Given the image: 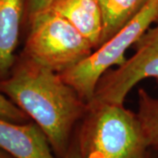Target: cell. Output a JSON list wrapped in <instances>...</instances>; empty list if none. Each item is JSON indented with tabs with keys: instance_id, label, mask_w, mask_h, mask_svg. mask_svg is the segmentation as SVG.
<instances>
[{
	"instance_id": "cell-1",
	"label": "cell",
	"mask_w": 158,
	"mask_h": 158,
	"mask_svg": "<svg viewBox=\"0 0 158 158\" xmlns=\"http://www.w3.org/2000/svg\"><path fill=\"white\" fill-rule=\"evenodd\" d=\"M0 91L39 125L56 156L64 158L88 106L73 86L21 53L0 81Z\"/></svg>"
},
{
	"instance_id": "cell-2",
	"label": "cell",
	"mask_w": 158,
	"mask_h": 158,
	"mask_svg": "<svg viewBox=\"0 0 158 158\" xmlns=\"http://www.w3.org/2000/svg\"><path fill=\"white\" fill-rule=\"evenodd\" d=\"M73 138L82 158H149L152 151L137 113L95 98Z\"/></svg>"
},
{
	"instance_id": "cell-3",
	"label": "cell",
	"mask_w": 158,
	"mask_h": 158,
	"mask_svg": "<svg viewBox=\"0 0 158 158\" xmlns=\"http://www.w3.org/2000/svg\"><path fill=\"white\" fill-rule=\"evenodd\" d=\"M27 27L23 54L58 74L74 68L94 51L89 40L50 9L39 14Z\"/></svg>"
},
{
	"instance_id": "cell-4",
	"label": "cell",
	"mask_w": 158,
	"mask_h": 158,
	"mask_svg": "<svg viewBox=\"0 0 158 158\" xmlns=\"http://www.w3.org/2000/svg\"><path fill=\"white\" fill-rule=\"evenodd\" d=\"M158 17V0H148L124 27L92 52L88 58L74 68L61 74L73 86L81 98L90 103L95 97L97 85L102 76L113 66L127 60L125 53L137 42Z\"/></svg>"
},
{
	"instance_id": "cell-5",
	"label": "cell",
	"mask_w": 158,
	"mask_h": 158,
	"mask_svg": "<svg viewBox=\"0 0 158 158\" xmlns=\"http://www.w3.org/2000/svg\"><path fill=\"white\" fill-rule=\"evenodd\" d=\"M134 48L132 56L102 76L97 85L95 99L124 104L138 83L148 78L158 79V23L148 29Z\"/></svg>"
},
{
	"instance_id": "cell-6",
	"label": "cell",
	"mask_w": 158,
	"mask_h": 158,
	"mask_svg": "<svg viewBox=\"0 0 158 158\" xmlns=\"http://www.w3.org/2000/svg\"><path fill=\"white\" fill-rule=\"evenodd\" d=\"M0 149L14 158H58L34 120L19 124L0 118Z\"/></svg>"
},
{
	"instance_id": "cell-7",
	"label": "cell",
	"mask_w": 158,
	"mask_h": 158,
	"mask_svg": "<svg viewBox=\"0 0 158 158\" xmlns=\"http://www.w3.org/2000/svg\"><path fill=\"white\" fill-rule=\"evenodd\" d=\"M26 10L27 0H0V81L10 75L16 62Z\"/></svg>"
},
{
	"instance_id": "cell-8",
	"label": "cell",
	"mask_w": 158,
	"mask_h": 158,
	"mask_svg": "<svg viewBox=\"0 0 158 158\" xmlns=\"http://www.w3.org/2000/svg\"><path fill=\"white\" fill-rule=\"evenodd\" d=\"M50 10L68 20L93 46L99 48L103 34V16L98 0H53Z\"/></svg>"
},
{
	"instance_id": "cell-9",
	"label": "cell",
	"mask_w": 158,
	"mask_h": 158,
	"mask_svg": "<svg viewBox=\"0 0 158 158\" xmlns=\"http://www.w3.org/2000/svg\"><path fill=\"white\" fill-rule=\"evenodd\" d=\"M103 16L100 46L129 22L148 0H98ZM99 46V47H100Z\"/></svg>"
},
{
	"instance_id": "cell-10",
	"label": "cell",
	"mask_w": 158,
	"mask_h": 158,
	"mask_svg": "<svg viewBox=\"0 0 158 158\" xmlns=\"http://www.w3.org/2000/svg\"><path fill=\"white\" fill-rule=\"evenodd\" d=\"M150 149L158 154V98L143 88L138 90V111Z\"/></svg>"
},
{
	"instance_id": "cell-11",
	"label": "cell",
	"mask_w": 158,
	"mask_h": 158,
	"mask_svg": "<svg viewBox=\"0 0 158 158\" xmlns=\"http://www.w3.org/2000/svg\"><path fill=\"white\" fill-rule=\"evenodd\" d=\"M0 118L14 123H27L32 119L23 110L0 91Z\"/></svg>"
},
{
	"instance_id": "cell-12",
	"label": "cell",
	"mask_w": 158,
	"mask_h": 158,
	"mask_svg": "<svg viewBox=\"0 0 158 158\" xmlns=\"http://www.w3.org/2000/svg\"><path fill=\"white\" fill-rule=\"evenodd\" d=\"M53 0H27L26 26H27L39 14L50 8Z\"/></svg>"
},
{
	"instance_id": "cell-13",
	"label": "cell",
	"mask_w": 158,
	"mask_h": 158,
	"mask_svg": "<svg viewBox=\"0 0 158 158\" xmlns=\"http://www.w3.org/2000/svg\"><path fill=\"white\" fill-rule=\"evenodd\" d=\"M64 158H82L80 153H79L77 145L76 143V141L74 140V138L72 139L70 147L69 148L68 152L66 154V156H64Z\"/></svg>"
},
{
	"instance_id": "cell-14",
	"label": "cell",
	"mask_w": 158,
	"mask_h": 158,
	"mask_svg": "<svg viewBox=\"0 0 158 158\" xmlns=\"http://www.w3.org/2000/svg\"><path fill=\"white\" fill-rule=\"evenodd\" d=\"M0 158H14L11 156V155H9L8 153H6V151L0 149Z\"/></svg>"
},
{
	"instance_id": "cell-15",
	"label": "cell",
	"mask_w": 158,
	"mask_h": 158,
	"mask_svg": "<svg viewBox=\"0 0 158 158\" xmlns=\"http://www.w3.org/2000/svg\"><path fill=\"white\" fill-rule=\"evenodd\" d=\"M158 23V17H157V20H156V24H157Z\"/></svg>"
},
{
	"instance_id": "cell-16",
	"label": "cell",
	"mask_w": 158,
	"mask_h": 158,
	"mask_svg": "<svg viewBox=\"0 0 158 158\" xmlns=\"http://www.w3.org/2000/svg\"><path fill=\"white\" fill-rule=\"evenodd\" d=\"M149 158H154V157H152V155H151V156H150V157Z\"/></svg>"
}]
</instances>
